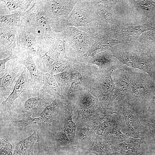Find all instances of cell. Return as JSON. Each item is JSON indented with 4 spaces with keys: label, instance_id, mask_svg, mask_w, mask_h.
Segmentation results:
<instances>
[{
    "label": "cell",
    "instance_id": "1",
    "mask_svg": "<svg viewBox=\"0 0 155 155\" xmlns=\"http://www.w3.org/2000/svg\"><path fill=\"white\" fill-rule=\"evenodd\" d=\"M108 50L123 64L148 73L155 79V66L149 49L137 40L124 41Z\"/></svg>",
    "mask_w": 155,
    "mask_h": 155
},
{
    "label": "cell",
    "instance_id": "2",
    "mask_svg": "<svg viewBox=\"0 0 155 155\" xmlns=\"http://www.w3.org/2000/svg\"><path fill=\"white\" fill-rule=\"evenodd\" d=\"M71 101L73 104V118L76 125L93 128L94 123L98 119L109 117L112 115L108 108L102 107L98 100L89 90L81 92Z\"/></svg>",
    "mask_w": 155,
    "mask_h": 155
},
{
    "label": "cell",
    "instance_id": "3",
    "mask_svg": "<svg viewBox=\"0 0 155 155\" xmlns=\"http://www.w3.org/2000/svg\"><path fill=\"white\" fill-rule=\"evenodd\" d=\"M32 7L22 13L21 28L30 32L37 39L45 41L47 45L54 34L49 19L44 11L41 0H35Z\"/></svg>",
    "mask_w": 155,
    "mask_h": 155
},
{
    "label": "cell",
    "instance_id": "4",
    "mask_svg": "<svg viewBox=\"0 0 155 155\" xmlns=\"http://www.w3.org/2000/svg\"><path fill=\"white\" fill-rule=\"evenodd\" d=\"M155 94V83L147 73L136 69L125 102L131 103L144 114L147 112L149 103Z\"/></svg>",
    "mask_w": 155,
    "mask_h": 155
},
{
    "label": "cell",
    "instance_id": "5",
    "mask_svg": "<svg viewBox=\"0 0 155 155\" xmlns=\"http://www.w3.org/2000/svg\"><path fill=\"white\" fill-rule=\"evenodd\" d=\"M69 60L66 71L70 74L71 86L65 99L71 100L81 92L89 90L98 67L94 64Z\"/></svg>",
    "mask_w": 155,
    "mask_h": 155
},
{
    "label": "cell",
    "instance_id": "6",
    "mask_svg": "<svg viewBox=\"0 0 155 155\" xmlns=\"http://www.w3.org/2000/svg\"><path fill=\"white\" fill-rule=\"evenodd\" d=\"M67 27H83L90 33L104 28L97 14L93 0H78L70 13L67 20Z\"/></svg>",
    "mask_w": 155,
    "mask_h": 155
},
{
    "label": "cell",
    "instance_id": "7",
    "mask_svg": "<svg viewBox=\"0 0 155 155\" xmlns=\"http://www.w3.org/2000/svg\"><path fill=\"white\" fill-rule=\"evenodd\" d=\"M61 32L63 36L67 56L71 59H77L83 56L94 42L89 32H82L75 27H66Z\"/></svg>",
    "mask_w": 155,
    "mask_h": 155
},
{
    "label": "cell",
    "instance_id": "8",
    "mask_svg": "<svg viewBox=\"0 0 155 155\" xmlns=\"http://www.w3.org/2000/svg\"><path fill=\"white\" fill-rule=\"evenodd\" d=\"M78 0H41L44 11L52 30L61 32L65 27L68 17Z\"/></svg>",
    "mask_w": 155,
    "mask_h": 155
},
{
    "label": "cell",
    "instance_id": "9",
    "mask_svg": "<svg viewBox=\"0 0 155 155\" xmlns=\"http://www.w3.org/2000/svg\"><path fill=\"white\" fill-rule=\"evenodd\" d=\"M135 73L136 69L123 63L114 71L112 77L115 88L113 96L108 107H118L125 102Z\"/></svg>",
    "mask_w": 155,
    "mask_h": 155
},
{
    "label": "cell",
    "instance_id": "10",
    "mask_svg": "<svg viewBox=\"0 0 155 155\" xmlns=\"http://www.w3.org/2000/svg\"><path fill=\"white\" fill-rule=\"evenodd\" d=\"M115 69L103 70L98 68L89 90L104 108L108 107L113 95L115 85L112 74Z\"/></svg>",
    "mask_w": 155,
    "mask_h": 155
},
{
    "label": "cell",
    "instance_id": "11",
    "mask_svg": "<svg viewBox=\"0 0 155 155\" xmlns=\"http://www.w3.org/2000/svg\"><path fill=\"white\" fill-rule=\"evenodd\" d=\"M20 101L19 110L24 115H30L48 105L55 98L44 91L42 88H34L23 92L17 99Z\"/></svg>",
    "mask_w": 155,
    "mask_h": 155
},
{
    "label": "cell",
    "instance_id": "12",
    "mask_svg": "<svg viewBox=\"0 0 155 155\" xmlns=\"http://www.w3.org/2000/svg\"><path fill=\"white\" fill-rule=\"evenodd\" d=\"M117 107L118 114L123 115L124 116L126 125L127 135L142 140L151 136L149 128L144 126L139 121V115L141 113L132 104L126 102Z\"/></svg>",
    "mask_w": 155,
    "mask_h": 155
},
{
    "label": "cell",
    "instance_id": "13",
    "mask_svg": "<svg viewBox=\"0 0 155 155\" xmlns=\"http://www.w3.org/2000/svg\"><path fill=\"white\" fill-rule=\"evenodd\" d=\"M58 117L60 127L58 136L61 141L67 144L74 143L76 130V123L73 121V107L72 101L68 99H61Z\"/></svg>",
    "mask_w": 155,
    "mask_h": 155
},
{
    "label": "cell",
    "instance_id": "14",
    "mask_svg": "<svg viewBox=\"0 0 155 155\" xmlns=\"http://www.w3.org/2000/svg\"><path fill=\"white\" fill-rule=\"evenodd\" d=\"M90 34L94 39V43L88 51L78 59L91 58L100 52L107 50L113 46L124 41L113 38L109 33L108 28H103Z\"/></svg>",
    "mask_w": 155,
    "mask_h": 155
},
{
    "label": "cell",
    "instance_id": "15",
    "mask_svg": "<svg viewBox=\"0 0 155 155\" xmlns=\"http://www.w3.org/2000/svg\"><path fill=\"white\" fill-rule=\"evenodd\" d=\"M34 88L29 72L24 67L18 75L13 91L7 98L3 101L1 105L5 110H9L16 100L24 92Z\"/></svg>",
    "mask_w": 155,
    "mask_h": 155
},
{
    "label": "cell",
    "instance_id": "16",
    "mask_svg": "<svg viewBox=\"0 0 155 155\" xmlns=\"http://www.w3.org/2000/svg\"><path fill=\"white\" fill-rule=\"evenodd\" d=\"M152 29V23L127 27L118 25L116 27L109 28L108 32L113 38L122 41L137 40L144 32Z\"/></svg>",
    "mask_w": 155,
    "mask_h": 155
},
{
    "label": "cell",
    "instance_id": "17",
    "mask_svg": "<svg viewBox=\"0 0 155 155\" xmlns=\"http://www.w3.org/2000/svg\"><path fill=\"white\" fill-rule=\"evenodd\" d=\"M21 64L16 59H11L7 62L5 73L0 79L1 99H6L11 93L13 83L18 76V72L22 68Z\"/></svg>",
    "mask_w": 155,
    "mask_h": 155
},
{
    "label": "cell",
    "instance_id": "18",
    "mask_svg": "<svg viewBox=\"0 0 155 155\" xmlns=\"http://www.w3.org/2000/svg\"><path fill=\"white\" fill-rule=\"evenodd\" d=\"M119 0H93L96 12L105 28H113L118 24L114 19V7Z\"/></svg>",
    "mask_w": 155,
    "mask_h": 155
},
{
    "label": "cell",
    "instance_id": "19",
    "mask_svg": "<svg viewBox=\"0 0 155 155\" xmlns=\"http://www.w3.org/2000/svg\"><path fill=\"white\" fill-rule=\"evenodd\" d=\"M17 44L18 47L33 52L40 59L48 53L47 51L38 45L33 35L28 30L23 28H19L17 31Z\"/></svg>",
    "mask_w": 155,
    "mask_h": 155
},
{
    "label": "cell",
    "instance_id": "20",
    "mask_svg": "<svg viewBox=\"0 0 155 155\" xmlns=\"http://www.w3.org/2000/svg\"><path fill=\"white\" fill-rule=\"evenodd\" d=\"M76 60L97 65L99 69L103 70L116 69L122 63L116 58L111 55L108 50L100 52L89 58Z\"/></svg>",
    "mask_w": 155,
    "mask_h": 155
},
{
    "label": "cell",
    "instance_id": "21",
    "mask_svg": "<svg viewBox=\"0 0 155 155\" xmlns=\"http://www.w3.org/2000/svg\"><path fill=\"white\" fill-rule=\"evenodd\" d=\"M16 59L20 63L25 65L28 70L34 87L42 88V72L38 69L34 63L31 53L28 52L23 53L17 56Z\"/></svg>",
    "mask_w": 155,
    "mask_h": 155
},
{
    "label": "cell",
    "instance_id": "22",
    "mask_svg": "<svg viewBox=\"0 0 155 155\" xmlns=\"http://www.w3.org/2000/svg\"><path fill=\"white\" fill-rule=\"evenodd\" d=\"M121 116L119 115L116 114L109 117L108 121L110 127L104 135L112 145L123 142L129 138L127 135L123 134L121 131Z\"/></svg>",
    "mask_w": 155,
    "mask_h": 155
},
{
    "label": "cell",
    "instance_id": "23",
    "mask_svg": "<svg viewBox=\"0 0 155 155\" xmlns=\"http://www.w3.org/2000/svg\"><path fill=\"white\" fill-rule=\"evenodd\" d=\"M142 140L130 137L123 142L113 144L115 155H143L140 146Z\"/></svg>",
    "mask_w": 155,
    "mask_h": 155
},
{
    "label": "cell",
    "instance_id": "24",
    "mask_svg": "<svg viewBox=\"0 0 155 155\" xmlns=\"http://www.w3.org/2000/svg\"><path fill=\"white\" fill-rule=\"evenodd\" d=\"M19 27H12L0 23V51L12 50L17 44V31Z\"/></svg>",
    "mask_w": 155,
    "mask_h": 155
},
{
    "label": "cell",
    "instance_id": "25",
    "mask_svg": "<svg viewBox=\"0 0 155 155\" xmlns=\"http://www.w3.org/2000/svg\"><path fill=\"white\" fill-rule=\"evenodd\" d=\"M41 60L43 65V72L53 75L66 71L70 61L69 58L64 60L56 59L48 52L47 55Z\"/></svg>",
    "mask_w": 155,
    "mask_h": 155
},
{
    "label": "cell",
    "instance_id": "26",
    "mask_svg": "<svg viewBox=\"0 0 155 155\" xmlns=\"http://www.w3.org/2000/svg\"><path fill=\"white\" fill-rule=\"evenodd\" d=\"M48 52L53 57L60 59H67L64 37L60 32H55L47 44Z\"/></svg>",
    "mask_w": 155,
    "mask_h": 155
},
{
    "label": "cell",
    "instance_id": "27",
    "mask_svg": "<svg viewBox=\"0 0 155 155\" xmlns=\"http://www.w3.org/2000/svg\"><path fill=\"white\" fill-rule=\"evenodd\" d=\"M38 132V130H35L29 137L16 142L12 155H34V145L40 140Z\"/></svg>",
    "mask_w": 155,
    "mask_h": 155
},
{
    "label": "cell",
    "instance_id": "28",
    "mask_svg": "<svg viewBox=\"0 0 155 155\" xmlns=\"http://www.w3.org/2000/svg\"><path fill=\"white\" fill-rule=\"evenodd\" d=\"M76 126V138L74 141L75 144L82 149L89 148L97 135L94 128Z\"/></svg>",
    "mask_w": 155,
    "mask_h": 155
},
{
    "label": "cell",
    "instance_id": "29",
    "mask_svg": "<svg viewBox=\"0 0 155 155\" xmlns=\"http://www.w3.org/2000/svg\"><path fill=\"white\" fill-rule=\"evenodd\" d=\"M131 9L142 17L155 14V1L151 0H124Z\"/></svg>",
    "mask_w": 155,
    "mask_h": 155
},
{
    "label": "cell",
    "instance_id": "30",
    "mask_svg": "<svg viewBox=\"0 0 155 155\" xmlns=\"http://www.w3.org/2000/svg\"><path fill=\"white\" fill-rule=\"evenodd\" d=\"M112 145V143L105 136H99L97 135L85 154L92 153L96 155H115L113 149L110 148Z\"/></svg>",
    "mask_w": 155,
    "mask_h": 155
},
{
    "label": "cell",
    "instance_id": "31",
    "mask_svg": "<svg viewBox=\"0 0 155 155\" xmlns=\"http://www.w3.org/2000/svg\"><path fill=\"white\" fill-rule=\"evenodd\" d=\"M42 89L46 93L55 99H63L61 94L60 89L53 75L48 73L42 72Z\"/></svg>",
    "mask_w": 155,
    "mask_h": 155
},
{
    "label": "cell",
    "instance_id": "32",
    "mask_svg": "<svg viewBox=\"0 0 155 155\" xmlns=\"http://www.w3.org/2000/svg\"><path fill=\"white\" fill-rule=\"evenodd\" d=\"M53 76L60 89L61 96L65 99L71 86L70 74L64 71Z\"/></svg>",
    "mask_w": 155,
    "mask_h": 155
},
{
    "label": "cell",
    "instance_id": "33",
    "mask_svg": "<svg viewBox=\"0 0 155 155\" xmlns=\"http://www.w3.org/2000/svg\"><path fill=\"white\" fill-rule=\"evenodd\" d=\"M31 115H25L21 120L17 121H13L12 124L13 126L18 127L19 130H22L26 127L30 125H39L42 124V117H40L37 118H33L31 117Z\"/></svg>",
    "mask_w": 155,
    "mask_h": 155
},
{
    "label": "cell",
    "instance_id": "34",
    "mask_svg": "<svg viewBox=\"0 0 155 155\" xmlns=\"http://www.w3.org/2000/svg\"><path fill=\"white\" fill-rule=\"evenodd\" d=\"M22 13L20 11L7 15L0 16V23H3L8 26L21 28L20 18Z\"/></svg>",
    "mask_w": 155,
    "mask_h": 155
},
{
    "label": "cell",
    "instance_id": "35",
    "mask_svg": "<svg viewBox=\"0 0 155 155\" xmlns=\"http://www.w3.org/2000/svg\"><path fill=\"white\" fill-rule=\"evenodd\" d=\"M6 5L8 10L11 11L20 8L23 10H26L30 6L33 0H2Z\"/></svg>",
    "mask_w": 155,
    "mask_h": 155
},
{
    "label": "cell",
    "instance_id": "36",
    "mask_svg": "<svg viewBox=\"0 0 155 155\" xmlns=\"http://www.w3.org/2000/svg\"><path fill=\"white\" fill-rule=\"evenodd\" d=\"M137 40L149 49V46L155 43V30H150L144 32Z\"/></svg>",
    "mask_w": 155,
    "mask_h": 155
},
{
    "label": "cell",
    "instance_id": "37",
    "mask_svg": "<svg viewBox=\"0 0 155 155\" xmlns=\"http://www.w3.org/2000/svg\"><path fill=\"white\" fill-rule=\"evenodd\" d=\"M12 146L11 144L5 140H0V155H12Z\"/></svg>",
    "mask_w": 155,
    "mask_h": 155
},
{
    "label": "cell",
    "instance_id": "38",
    "mask_svg": "<svg viewBox=\"0 0 155 155\" xmlns=\"http://www.w3.org/2000/svg\"><path fill=\"white\" fill-rule=\"evenodd\" d=\"M17 56L16 55L13 54L12 50L11 51V53L7 57L0 60V72L1 73L5 70L6 65L5 64L9 61L11 60L16 59Z\"/></svg>",
    "mask_w": 155,
    "mask_h": 155
},
{
    "label": "cell",
    "instance_id": "39",
    "mask_svg": "<svg viewBox=\"0 0 155 155\" xmlns=\"http://www.w3.org/2000/svg\"><path fill=\"white\" fill-rule=\"evenodd\" d=\"M149 129L151 136L155 140V124L154 123H148Z\"/></svg>",
    "mask_w": 155,
    "mask_h": 155
},
{
    "label": "cell",
    "instance_id": "40",
    "mask_svg": "<svg viewBox=\"0 0 155 155\" xmlns=\"http://www.w3.org/2000/svg\"><path fill=\"white\" fill-rule=\"evenodd\" d=\"M151 112H152L153 113H154L155 114V108H154V110H153L152 111H151ZM154 124H155V119L154 121Z\"/></svg>",
    "mask_w": 155,
    "mask_h": 155
}]
</instances>
